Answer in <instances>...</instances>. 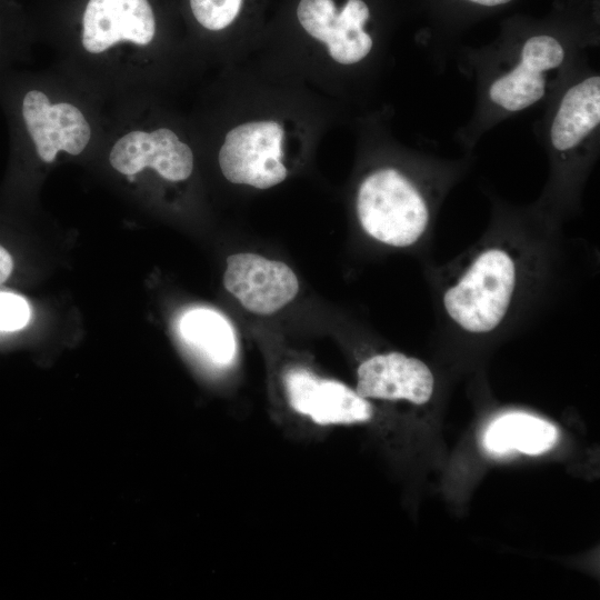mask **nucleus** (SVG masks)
I'll return each mask as SVG.
<instances>
[{"mask_svg":"<svg viewBox=\"0 0 600 600\" xmlns=\"http://www.w3.org/2000/svg\"><path fill=\"white\" fill-rule=\"evenodd\" d=\"M599 0H558L543 17L513 14L480 47L460 44L453 58L474 84L469 120L454 133L464 152L496 126L543 106L600 43Z\"/></svg>","mask_w":600,"mask_h":600,"instance_id":"1","label":"nucleus"},{"mask_svg":"<svg viewBox=\"0 0 600 600\" xmlns=\"http://www.w3.org/2000/svg\"><path fill=\"white\" fill-rule=\"evenodd\" d=\"M413 151L409 166L380 164L361 179L356 213L363 231L384 244H416L430 229L441 200L471 162Z\"/></svg>","mask_w":600,"mask_h":600,"instance_id":"2","label":"nucleus"},{"mask_svg":"<svg viewBox=\"0 0 600 600\" xmlns=\"http://www.w3.org/2000/svg\"><path fill=\"white\" fill-rule=\"evenodd\" d=\"M533 132L551 168L548 204L569 206L594 164L600 148V73L583 59L543 103Z\"/></svg>","mask_w":600,"mask_h":600,"instance_id":"3","label":"nucleus"},{"mask_svg":"<svg viewBox=\"0 0 600 600\" xmlns=\"http://www.w3.org/2000/svg\"><path fill=\"white\" fill-rule=\"evenodd\" d=\"M519 271L512 250L502 244L482 247L443 289L446 314L469 333L498 329L513 302Z\"/></svg>","mask_w":600,"mask_h":600,"instance_id":"4","label":"nucleus"},{"mask_svg":"<svg viewBox=\"0 0 600 600\" xmlns=\"http://www.w3.org/2000/svg\"><path fill=\"white\" fill-rule=\"evenodd\" d=\"M372 7L367 0H300L297 18L304 31L324 43L329 57L343 67H360L371 59L376 39L368 26Z\"/></svg>","mask_w":600,"mask_h":600,"instance_id":"5","label":"nucleus"},{"mask_svg":"<svg viewBox=\"0 0 600 600\" xmlns=\"http://www.w3.org/2000/svg\"><path fill=\"white\" fill-rule=\"evenodd\" d=\"M283 127L272 120L248 121L232 128L219 151L224 178L236 184L269 189L288 176L282 162Z\"/></svg>","mask_w":600,"mask_h":600,"instance_id":"6","label":"nucleus"},{"mask_svg":"<svg viewBox=\"0 0 600 600\" xmlns=\"http://www.w3.org/2000/svg\"><path fill=\"white\" fill-rule=\"evenodd\" d=\"M223 284L244 309L257 314L278 311L299 291L298 278L286 263L254 253L228 257Z\"/></svg>","mask_w":600,"mask_h":600,"instance_id":"7","label":"nucleus"},{"mask_svg":"<svg viewBox=\"0 0 600 600\" xmlns=\"http://www.w3.org/2000/svg\"><path fill=\"white\" fill-rule=\"evenodd\" d=\"M290 406L319 424L364 422L371 419V403L348 386L320 378L303 368L283 377Z\"/></svg>","mask_w":600,"mask_h":600,"instance_id":"8","label":"nucleus"},{"mask_svg":"<svg viewBox=\"0 0 600 600\" xmlns=\"http://www.w3.org/2000/svg\"><path fill=\"white\" fill-rule=\"evenodd\" d=\"M520 0H417L424 26L421 39L431 61L444 69L461 44V36L484 19L507 11Z\"/></svg>","mask_w":600,"mask_h":600,"instance_id":"9","label":"nucleus"},{"mask_svg":"<svg viewBox=\"0 0 600 600\" xmlns=\"http://www.w3.org/2000/svg\"><path fill=\"white\" fill-rule=\"evenodd\" d=\"M22 116L39 158L52 162L61 150L79 154L88 144L91 129L81 111L70 103L51 104L38 90L29 91Z\"/></svg>","mask_w":600,"mask_h":600,"instance_id":"10","label":"nucleus"},{"mask_svg":"<svg viewBox=\"0 0 600 600\" xmlns=\"http://www.w3.org/2000/svg\"><path fill=\"white\" fill-rule=\"evenodd\" d=\"M156 19L148 0H89L82 17V46L91 53L119 41L149 44Z\"/></svg>","mask_w":600,"mask_h":600,"instance_id":"11","label":"nucleus"},{"mask_svg":"<svg viewBox=\"0 0 600 600\" xmlns=\"http://www.w3.org/2000/svg\"><path fill=\"white\" fill-rule=\"evenodd\" d=\"M109 159L111 166L126 176H134L149 167L170 181L186 180L193 169L190 147L167 128L127 133L114 143Z\"/></svg>","mask_w":600,"mask_h":600,"instance_id":"12","label":"nucleus"},{"mask_svg":"<svg viewBox=\"0 0 600 600\" xmlns=\"http://www.w3.org/2000/svg\"><path fill=\"white\" fill-rule=\"evenodd\" d=\"M434 378L421 360L400 352L376 354L358 368V394L366 399L406 400L414 404L428 402Z\"/></svg>","mask_w":600,"mask_h":600,"instance_id":"13","label":"nucleus"},{"mask_svg":"<svg viewBox=\"0 0 600 600\" xmlns=\"http://www.w3.org/2000/svg\"><path fill=\"white\" fill-rule=\"evenodd\" d=\"M558 439L556 427L547 420L524 412L497 418L488 427L484 448L494 454L512 451L536 456L550 450Z\"/></svg>","mask_w":600,"mask_h":600,"instance_id":"14","label":"nucleus"},{"mask_svg":"<svg viewBox=\"0 0 600 600\" xmlns=\"http://www.w3.org/2000/svg\"><path fill=\"white\" fill-rule=\"evenodd\" d=\"M180 332L186 342L216 367H226L234 359L237 341L233 329L230 322L214 310H189L181 318Z\"/></svg>","mask_w":600,"mask_h":600,"instance_id":"15","label":"nucleus"},{"mask_svg":"<svg viewBox=\"0 0 600 600\" xmlns=\"http://www.w3.org/2000/svg\"><path fill=\"white\" fill-rule=\"evenodd\" d=\"M243 0H190L196 20L207 30L220 31L229 27L242 7Z\"/></svg>","mask_w":600,"mask_h":600,"instance_id":"16","label":"nucleus"},{"mask_svg":"<svg viewBox=\"0 0 600 600\" xmlns=\"http://www.w3.org/2000/svg\"><path fill=\"white\" fill-rule=\"evenodd\" d=\"M31 310L20 296L0 292V331L20 330L29 322Z\"/></svg>","mask_w":600,"mask_h":600,"instance_id":"17","label":"nucleus"},{"mask_svg":"<svg viewBox=\"0 0 600 600\" xmlns=\"http://www.w3.org/2000/svg\"><path fill=\"white\" fill-rule=\"evenodd\" d=\"M12 269V258L10 253L0 244V284L9 278Z\"/></svg>","mask_w":600,"mask_h":600,"instance_id":"18","label":"nucleus"}]
</instances>
